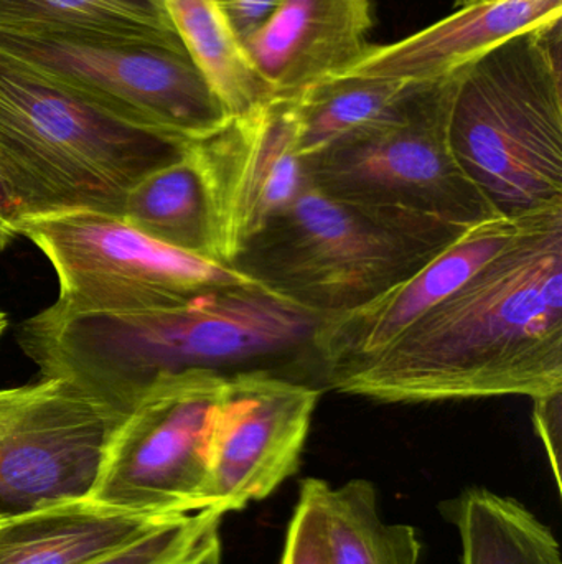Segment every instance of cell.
<instances>
[{
  "instance_id": "7c38bea8",
  "label": "cell",
  "mask_w": 562,
  "mask_h": 564,
  "mask_svg": "<svg viewBox=\"0 0 562 564\" xmlns=\"http://www.w3.org/2000/svg\"><path fill=\"white\" fill-rule=\"evenodd\" d=\"M319 398L316 387L273 370L227 377L214 420L208 506L236 512L293 477Z\"/></svg>"
},
{
  "instance_id": "44dd1931",
  "label": "cell",
  "mask_w": 562,
  "mask_h": 564,
  "mask_svg": "<svg viewBox=\"0 0 562 564\" xmlns=\"http://www.w3.org/2000/svg\"><path fill=\"white\" fill-rule=\"evenodd\" d=\"M419 86L342 75L307 89L293 99L300 158L307 161L346 135L398 118Z\"/></svg>"
},
{
  "instance_id": "ba28073f",
  "label": "cell",
  "mask_w": 562,
  "mask_h": 564,
  "mask_svg": "<svg viewBox=\"0 0 562 564\" xmlns=\"http://www.w3.org/2000/svg\"><path fill=\"white\" fill-rule=\"evenodd\" d=\"M16 234L52 264L58 278L52 305L66 314L161 311L211 289L256 282L231 264L152 240L114 215L25 217Z\"/></svg>"
},
{
  "instance_id": "f1b7e54d",
  "label": "cell",
  "mask_w": 562,
  "mask_h": 564,
  "mask_svg": "<svg viewBox=\"0 0 562 564\" xmlns=\"http://www.w3.org/2000/svg\"><path fill=\"white\" fill-rule=\"evenodd\" d=\"M475 2H485V0H455V3H458V6H461V7L469 6V3H475Z\"/></svg>"
},
{
  "instance_id": "4316f807",
  "label": "cell",
  "mask_w": 562,
  "mask_h": 564,
  "mask_svg": "<svg viewBox=\"0 0 562 564\" xmlns=\"http://www.w3.org/2000/svg\"><path fill=\"white\" fill-rule=\"evenodd\" d=\"M16 224H19V218H16L15 207L0 181V253H3L19 237Z\"/></svg>"
},
{
  "instance_id": "5bb4252c",
  "label": "cell",
  "mask_w": 562,
  "mask_h": 564,
  "mask_svg": "<svg viewBox=\"0 0 562 564\" xmlns=\"http://www.w3.org/2000/svg\"><path fill=\"white\" fill-rule=\"evenodd\" d=\"M562 0H485L399 42L372 45L343 75L408 85L442 82L521 33L561 22ZM342 76V75H340Z\"/></svg>"
},
{
  "instance_id": "4fadbf2b",
  "label": "cell",
  "mask_w": 562,
  "mask_h": 564,
  "mask_svg": "<svg viewBox=\"0 0 562 564\" xmlns=\"http://www.w3.org/2000/svg\"><path fill=\"white\" fill-rule=\"evenodd\" d=\"M528 215L485 218L465 228L438 257L401 284L368 304L323 318L313 335V354L327 378L362 364L395 344L452 292L494 260L524 228Z\"/></svg>"
},
{
  "instance_id": "2e32d148",
  "label": "cell",
  "mask_w": 562,
  "mask_h": 564,
  "mask_svg": "<svg viewBox=\"0 0 562 564\" xmlns=\"http://www.w3.org/2000/svg\"><path fill=\"white\" fill-rule=\"evenodd\" d=\"M168 519L112 509L88 496L53 500L0 516V564H91Z\"/></svg>"
},
{
  "instance_id": "d4e9b609",
  "label": "cell",
  "mask_w": 562,
  "mask_h": 564,
  "mask_svg": "<svg viewBox=\"0 0 562 564\" xmlns=\"http://www.w3.org/2000/svg\"><path fill=\"white\" fill-rule=\"evenodd\" d=\"M533 401L535 427L550 457L554 480L561 490L562 393L537 398Z\"/></svg>"
},
{
  "instance_id": "6da1fadb",
  "label": "cell",
  "mask_w": 562,
  "mask_h": 564,
  "mask_svg": "<svg viewBox=\"0 0 562 564\" xmlns=\"http://www.w3.org/2000/svg\"><path fill=\"white\" fill-rule=\"evenodd\" d=\"M327 383L383 403L562 393V204L382 354Z\"/></svg>"
},
{
  "instance_id": "ac0fdd59",
  "label": "cell",
  "mask_w": 562,
  "mask_h": 564,
  "mask_svg": "<svg viewBox=\"0 0 562 564\" xmlns=\"http://www.w3.org/2000/svg\"><path fill=\"white\" fill-rule=\"evenodd\" d=\"M165 12L230 118L273 99L218 0H162Z\"/></svg>"
},
{
  "instance_id": "cb8c5ba5",
  "label": "cell",
  "mask_w": 562,
  "mask_h": 564,
  "mask_svg": "<svg viewBox=\"0 0 562 564\" xmlns=\"http://www.w3.org/2000/svg\"><path fill=\"white\" fill-rule=\"evenodd\" d=\"M280 564H327L316 513L300 496L287 530Z\"/></svg>"
},
{
  "instance_id": "5b68a950",
  "label": "cell",
  "mask_w": 562,
  "mask_h": 564,
  "mask_svg": "<svg viewBox=\"0 0 562 564\" xmlns=\"http://www.w3.org/2000/svg\"><path fill=\"white\" fill-rule=\"evenodd\" d=\"M561 22L515 36L461 72L449 139L495 212L562 204Z\"/></svg>"
},
{
  "instance_id": "83f0119b",
  "label": "cell",
  "mask_w": 562,
  "mask_h": 564,
  "mask_svg": "<svg viewBox=\"0 0 562 564\" xmlns=\"http://www.w3.org/2000/svg\"><path fill=\"white\" fill-rule=\"evenodd\" d=\"M7 327H9V317H7L5 312L0 308V338L5 334Z\"/></svg>"
},
{
  "instance_id": "8fae6325",
  "label": "cell",
  "mask_w": 562,
  "mask_h": 564,
  "mask_svg": "<svg viewBox=\"0 0 562 564\" xmlns=\"http://www.w3.org/2000/svg\"><path fill=\"white\" fill-rule=\"evenodd\" d=\"M188 152L210 208L214 258L233 267L247 241L306 187L293 99L230 118Z\"/></svg>"
},
{
  "instance_id": "603a6c76",
  "label": "cell",
  "mask_w": 562,
  "mask_h": 564,
  "mask_svg": "<svg viewBox=\"0 0 562 564\" xmlns=\"http://www.w3.org/2000/svg\"><path fill=\"white\" fill-rule=\"evenodd\" d=\"M223 512L217 507L172 517L144 539L91 564H205L221 553Z\"/></svg>"
},
{
  "instance_id": "8992f818",
  "label": "cell",
  "mask_w": 562,
  "mask_h": 564,
  "mask_svg": "<svg viewBox=\"0 0 562 564\" xmlns=\"http://www.w3.org/2000/svg\"><path fill=\"white\" fill-rule=\"evenodd\" d=\"M459 75L419 86L398 118L346 135L304 161L307 182L340 200L461 227L500 215L452 152L449 122Z\"/></svg>"
},
{
  "instance_id": "30bf717a",
  "label": "cell",
  "mask_w": 562,
  "mask_h": 564,
  "mask_svg": "<svg viewBox=\"0 0 562 564\" xmlns=\"http://www.w3.org/2000/svg\"><path fill=\"white\" fill-rule=\"evenodd\" d=\"M122 417L65 378L0 388V516L88 496Z\"/></svg>"
},
{
  "instance_id": "f546056e",
  "label": "cell",
  "mask_w": 562,
  "mask_h": 564,
  "mask_svg": "<svg viewBox=\"0 0 562 564\" xmlns=\"http://www.w3.org/2000/svg\"><path fill=\"white\" fill-rule=\"evenodd\" d=\"M221 562V553H218V555H214L213 558L208 560L205 564H220Z\"/></svg>"
},
{
  "instance_id": "ffe728a7",
  "label": "cell",
  "mask_w": 562,
  "mask_h": 564,
  "mask_svg": "<svg viewBox=\"0 0 562 564\" xmlns=\"http://www.w3.org/2000/svg\"><path fill=\"white\" fill-rule=\"evenodd\" d=\"M121 218L152 240L217 260L207 194L188 149L129 188Z\"/></svg>"
},
{
  "instance_id": "484cf974",
  "label": "cell",
  "mask_w": 562,
  "mask_h": 564,
  "mask_svg": "<svg viewBox=\"0 0 562 564\" xmlns=\"http://www.w3.org/2000/svg\"><path fill=\"white\" fill-rule=\"evenodd\" d=\"M241 42H246L283 0H218Z\"/></svg>"
},
{
  "instance_id": "7a4b0ae2",
  "label": "cell",
  "mask_w": 562,
  "mask_h": 564,
  "mask_svg": "<svg viewBox=\"0 0 562 564\" xmlns=\"http://www.w3.org/2000/svg\"><path fill=\"white\" fill-rule=\"evenodd\" d=\"M320 322L247 282L161 311L66 314L49 305L20 325L16 341L40 377L65 378L125 416L157 378L273 370L271 364L313 351Z\"/></svg>"
},
{
  "instance_id": "52a82bcc",
  "label": "cell",
  "mask_w": 562,
  "mask_h": 564,
  "mask_svg": "<svg viewBox=\"0 0 562 564\" xmlns=\"http://www.w3.org/2000/svg\"><path fill=\"white\" fill-rule=\"evenodd\" d=\"M0 52L118 118L188 141L213 134L230 119L184 46L0 25Z\"/></svg>"
},
{
  "instance_id": "e0dca14e",
  "label": "cell",
  "mask_w": 562,
  "mask_h": 564,
  "mask_svg": "<svg viewBox=\"0 0 562 564\" xmlns=\"http://www.w3.org/2000/svg\"><path fill=\"white\" fill-rule=\"evenodd\" d=\"M299 496L316 513L327 564H419L418 532L382 519L375 486L368 480L332 487L309 477L300 484Z\"/></svg>"
},
{
  "instance_id": "9c48e42d",
  "label": "cell",
  "mask_w": 562,
  "mask_h": 564,
  "mask_svg": "<svg viewBox=\"0 0 562 564\" xmlns=\"http://www.w3.org/2000/svg\"><path fill=\"white\" fill-rule=\"evenodd\" d=\"M224 380L210 371L157 378L106 441L89 499L155 517L208 509Z\"/></svg>"
},
{
  "instance_id": "277c9868",
  "label": "cell",
  "mask_w": 562,
  "mask_h": 564,
  "mask_svg": "<svg viewBox=\"0 0 562 564\" xmlns=\"http://www.w3.org/2000/svg\"><path fill=\"white\" fill-rule=\"evenodd\" d=\"M465 228L340 200L307 182L247 241L233 267L323 321L401 284Z\"/></svg>"
},
{
  "instance_id": "9a60e30c",
  "label": "cell",
  "mask_w": 562,
  "mask_h": 564,
  "mask_svg": "<svg viewBox=\"0 0 562 564\" xmlns=\"http://www.w3.org/2000/svg\"><path fill=\"white\" fill-rule=\"evenodd\" d=\"M372 0H283L244 42L273 98L296 99L343 75L368 48Z\"/></svg>"
},
{
  "instance_id": "7402d4cb",
  "label": "cell",
  "mask_w": 562,
  "mask_h": 564,
  "mask_svg": "<svg viewBox=\"0 0 562 564\" xmlns=\"http://www.w3.org/2000/svg\"><path fill=\"white\" fill-rule=\"evenodd\" d=\"M0 25L104 33L184 46L162 0H0Z\"/></svg>"
},
{
  "instance_id": "3957f363",
  "label": "cell",
  "mask_w": 562,
  "mask_h": 564,
  "mask_svg": "<svg viewBox=\"0 0 562 564\" xmlns=\"http://www.w3.org/2000/svg\"><path fill=\"white\" fill-rule=\"evenodd\" d=\"M190 141L132 124L0 52V181L16 218L121 217L129 188Z\"/></svg>"
},
{
  "instance_id": "d6986e66",
  "label": "cell",
  "mask_w": 562,
  "mask_h": 564,
  "mask_svg": "<svg viewBox=\"0 0 562 564\" xmlns=\"http://www.w3.org/2000/svg\"><path fill=\"white\" fill-rule=\"evenodd\" d=\"M442 512L458 527L462 564H562L550 527L517 499L472 487Z\"/></svg>"
}]
</instances>
